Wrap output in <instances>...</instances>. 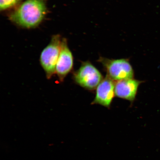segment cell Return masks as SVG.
<instances>
[{"label":"cell","mask_w":160,"mask_h":160,"mask_svg":"<svg viewBox=\"0 0 160 160\" xmlns=\"http://www.w3.org/2000/svg\"><path fill=\"white\" fill-rule=\"evenodd\" d=\"M45 0H25L9 16L11 21L26 28L38 26L47 14Z\"/></svg>","instance_id":"cell-1"},{"label":"cell","mask_w":160,"mask_h":160,"mask_svg":"<svg viewBox=\"0 0 160 160\" xmlns=\"http://www.w3.org/2000/svg\"><path fill=\"white\" fill-rule=\"evenodd\" d=\"M61 36L53 35L51 41L44 49L40 56V64L48 79H51L56 73V67L61 51Z\"/></svg>","instance_id":"cell-2"},{"label":"cell","mask_w":160,"mask_h":160,"mask_svg":"<svg viewBox=\"0 0 160 160\" xmlns=\"http://www.w3.org/2000/svg\"><path fill=\"white\" fill-rule=\"evenodd\" d=\"M74 81L83 88L93 91L103 80L102 74L89 61L83 62L79 69L73 73Z\"/></svg>","instance_id":"cell-3"},{"label":"cell","mask_w":160,"mask_h":160,"mask_svg":"<svg viewBox=\"0 0 160 160\" xmlns=\"http://www.w3.org/2000/svg\"><path fill=\"white\" fill-rule=\"evenodd\" d=\"M98 61L103 65L107 77L113 81L133 78L134 71L128 59H109L100 57Z\"/></svg>","instance_id":"cell-4"},{"label":"cell","mask_w":160,"mask_h":160,"mask_svg":"<svg viewBox=\"0 0 160 160\" xmlns=\"http://www.w3.org/2000/svg\"><path fill=\"white\" fill-rule=\"evenodd\" d=\"M73 57L68 46L67 40L62 39L61 51L56 67V73L59 81L63 82L73 67Z\"/></svg>","instance_id":"cell-5"},{"label":"cell","mask_w":160,"mask_h":160,"mask_svg":"<svg viewBox=\"0 0 160 160\" xmlns=\"http://www.w3.org/2000/svg\"><path fill=\"white\" fill-rule=\"evenodd\" d=\"M114 81L106 76L96 88L92 104H98L109 108L115 94Z\"/></svg>","instance_id":"cell-6"},{"label":"cell","mask_w":160,"mask_h":160,"mask_svg":"<svg viewBox=\"0 0 160 160\" xmlns=\"http://www.w3.org/2000/svg\"><path fill=\"white\" fill-rule=\"evenodd\" d=\"M142 82L133 78L117 81L115 84V95L132 102L135 99L138 89Z\"/></svg>","instance_id":"cell-7"},{"label":"cell","mask_w":160,"mask_h":160,"mask_svg":"<svg viewBox=\"0 0 160 160\" xmlns=\"http://www.w3.org/2000/svg\"><path fill=\"white\" fill-rule=\"evenodd\" d=\"M21 0H0V9L4 11L14 7L20 2Z\"/></svg>","instance_id":"cell-8"}]
</instances>
